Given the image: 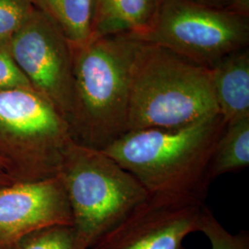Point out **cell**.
I'll use <instances>...</instances> for the list:
<instances>
[{"label": "cell", "instance_id": "cell-3", "mask_svg": "<svg viewBox=\"0 0 249 249\" xmlns=\"http://www.w3.org/2000/svg\"><path fill=\"white\" fill-rule=\"evenodd\" d=\"M217 114L210 69L141 42L131 74L127 131L178 128Z\"/></svg>", "mask_w": 249, "mask_h": 249}, {"label": "cell", "instance_id": "cell-4", "mask_svg": "<svg viewBox=\"0 0 249 249\" xmlns=\"http://www.w3.org/2000/svg\"><path fill=\"white\" fill-rule=\"evenodd\" d=\"M58 177L71 210L73 228L83 249L97 241L150 193L102 150L72 142Z\"/></svg>", "mask_w": 249, "mask_h": 249}, {"label": "cell", "instance_id": "cell-12", "mask_svg": "<svg viewBox=\"0 0 249 249\" xmlns=\"http://www.w3.org/2000/svg\"><path fill=\"white\" fill-rule=\"evenodd\" d=\"M60 29L74 49L93 37L94 0H28Z\"/></svg>", "mask_w": 249, "mask_h": 249}, {"label": "cell", "instance_id": "cell-20", "mask_svg": "<svg viewBox=\"0 0 249 249\" xmlns=\"http://www.w3.org/2000/svg\"><path fill=\"white\" fill-rule=\"evenodd\" d=\"M0 174H2V175H6V176H8V177L10 178L8 167L6 166V164H5L2 160H0Z\"/></svg>", "mask_w": 249, "mask_h": 249}, {"label": "cell", "instance_id": "cell-8", "mask_svg": "<svg viewBox=\"0 0 249 249\" xmlns=\"http://www.w3.org/2000/svg\"><path fill=\"white\" fill-rule=\"evenodd\" d=\"M204 207L193 196L150 194L89 249H184Z\"/></svg>", "mask_w": 249, "mask_h": 249}, {"label": "cell", "instance_id": "cell-10", "mask_svg": "<svg viewBox=\"0 0 249 249\" xmlns=\"http://www.w3.org/2000/svg\"><path fill=\"white\" fill-rule=\"evenodd\" d=\"M210 70L214 97L226 124L249 117V47L228 54Z\"/></svg>", "mask_w": 249, "mask_h": 249}, {"label": "cell", "instance_id": "cell-16", "mask_svg": "<svg viewBox=\"0 0 249 249\" xmlns=\"http://www.w3.org/2000/svg\"><path fill=\"white\" fill-rule=\"evenodd\" d=\"M33 8L28 0H0V44H9Z\"/></svg>", "mask_w": 249, "mask_h": 249}, {"label": "cell", "instance_id": "cell-13", "mask_svg": "<svg viewBox=\"0 0 249 249\" xmlns=\"http://www.w3.org/2000/svg\"><path fill=\"white\" fill-rule=\"evenodd\" d=\"M249 165V117L226 127L216 145L210 165V179L237 172Z\"/></svg>", "mask_w": 249, "mask_h": 249}, {"label": "cell", "instance_id": "cell-14", "mask_svg": "<svg viewBox=\"0 0 249 249\" xmlns=\"http://www.w3.org/2000/svg\"><path fill=\"white\" fill-rule=\"evenodd\" d=\"M12 249H83L72 225H53L23 237Z\"/></svg>", "mask_w": 249, "mask_h": 249}, {"label": "cell", "instance_id": "cell-15", "mask_svg": "<svg viewBox=\"0 0 249 249\" xmlns=\"http://www.w3.org/2000/svg\"><path fill=\"white\" fill-rule=\"evenodd\" d=\"M198 231L203 232L211 244V249H249V231L232 234L227 231L206 206L199 222Z\"/></svg>", "mask_w": 249, "mask_h": 249}, {"label": "cell", "instance_id": "cell-17", "mask_svg": "<svg viewBox=\"0 0 249 249\" xmlns=\"http://www.w3.org/2000/svg\"><path fill=\"white\" fill-rule=\"evenodd\" d=\"M25 88L33 87L15 62L9 44H0V91Z\"/></svg>", "mask_w": 249, "mask_h": 249}, {"label": "cell", "instance_id": "cell-6", "mask_svg": "<svg viewBox=\"0 0 249 249\" xmlns=\"http://www.w3.org/2000/svg\"><path fill=\"white\" fill-rule=\"evenodd\" d=\"M134 38L212 69L249 47V15L189 0H163L150 27Z\"/></svg>", "mask_w": 249, "mask_h": 249}, {"label": "cell", "instance_id": "cell-11", "mask_svg": "<svg viewBox=\"0 0 249 249\" xmlns=\"http://www.w3.org/2000/svg\"><path fill=\"white\" fill-rule=\"evenodd\" d=\"M163 0H94L93 37L142 35Z\"/></svg>", "mask_w": 249, "mask_h": 249}, {"label": "cell", "instance_id": "cell-7", "mask_svg": "<svg viewBox=\"0 0 249 249\" xmlns=\"http://www.w3.org/2000/svg\"><path fill=\"white\" fill-rule=\"evenodd\" d=\"M9 49L32 87L69 122L73 107L74 47L35 7L9 41Z\"/></svg>", "mask_w": 249, "mask_h": 249}, {"label": "cell", "instance_id": "cell-2", "mask_svg": "<svg viewBox=\"0 0 249 249\" xmlns=\"http://www.w3.org/2000/svg\"><path fill=\"white\" fill-rule=\"evenodd\" d=\"M140 44L130 36H101L74 49L69 124L75 142L103 150L127 131L131 74Z\"/></svg>", "mask_w": 249, "mask_h": 249}, {"label": "cell", "instance_id": "cell-18", "mask_svg": "<svg viewBox=\"0 0 249 249\" xmlns=\"http://www.w3.org/2000/svg\"><path fill=\"white\" fill-rule=\"evenodd\" d=\"M214 9H226L249 15V0H189Z\"/></svg>", "mask_w": 249, "mask_h": 249}, {"label": "cell", "instance_id": "cell-19", "mask_svg": "<svg viewBox=\"0 0 249 249\" xmlns=\"http://www.w3.org/2000/svg\"><path fill=\"white\" fill-rule=\"evenodd\" d=\"M13 182H15V181L12 178H9V177L6 176V175L0 174V187L11 184Z\"/></svg>", "mask_w": 249, "mask_h": 249}, {"label": "cell", "instance_id": "cell-9", "mask_svg": "<svg viewBox=\"0 0 249 249\" xmlns=\"http://www.w3.org/2000/svg\"><path fill=\"white\" fill-rule=\"evenodd\" d=\"M53 225H73L58 176L0 187V249H12L28 234Z\"/></svg>", "mask_w": 249, "mask_h": 249}, {"label": "cell", "instance_id": "cell-1", "mask_svg": "<svg viewBox=\"0 0 249 249\" xmlns=\"http://www.w3.org/2000/svg\"><path fill=\"white\" fill-rule=\"evenodd\" d=\"M225 127L217 114L178 128L128 130L102 151L150 194L204 200L212 158Z\"/></svg>", "mask_w": 249, "mask_h": 249}, {"label": "cell", "instance_id": "cell-5", "mask_svg": "<svg viewBox=\"0 0 249 249\" xmlns=\"http://www.w3.org/2000/svg\"><path fill=\"white\" fill-rule=\"evenodd\" d=\"M74 141L67 119L36 89L0 91V160L15 182L57 177Z\"/></svg>", "mask_w": 249, "mask_h": 249}]
</instances>
